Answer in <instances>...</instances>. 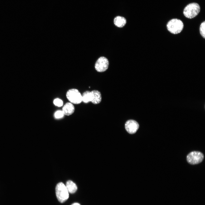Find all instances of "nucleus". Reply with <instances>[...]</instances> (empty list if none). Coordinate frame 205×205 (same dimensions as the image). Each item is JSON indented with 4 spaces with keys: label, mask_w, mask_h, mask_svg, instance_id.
<instances>
[{
    "label": "nucleus",
    "mask_w": 205,
    "mask_h": 205,
    "mask_svg": "<svg viewBox=\"0 0 205 205\" xmlns=\"http://www.w3.org/2000/svg\"><path fill=\"white\" fill-rule=\"evenodd\" d=\"M166 26L168 30L171 34H177L183 30L184 24L182 21L177 19H173L167 23Z\"/></svg>",
    "instance_id": "f257e3e1"
},
{
    "label": "nucleus",
    "mask_w": 205,
    "mask_h": 205,
    "mask_svg": "<svg viewBox=\"0 0 205 205\" xmlns=\"http://www.w3.org/2000/svg\"><path fill=\"white\" fill-rule=\"evenodd\" d=\"M71 205H81L79 204L78 203H74L72 204Z\"/></svg>",
    "instance_id": "dca6fc26"
},
{
    "label": "nucleus",
    "mask_w": 205,
    "mask_h": 205,
    "mask_svg": "<svg viewBox=\"0 0 205 205\" xmlns=\"http://www.w3.org/2000/svg\"><path fill=\"white\" fill-rule=\"evenodd\" d=\"M53 103L55 106L58 107H61L63 105L62 101L58 98L55 99L53 101Z\"/></svg>",
    "instance_id": "4468645a"
},
{
    "label": "nucleus",
    "mask_w": 205,
    "mask_h": 205,
    "mask_svg": "<svg viewBox=\"0 0 205 205\" xmlns=\"http://www.w3.org/2000/svg\"><path fill=\"white\" fill-rule=\"evenodd\" d=\"M91 102L94 104L100 103L101 101L102 97L101 93L98 91L94 90L91 91Z\"/></svg>",
    "instance_id": "1a4fd4ad"
},
{
    "label": "nucleus",
    "mask_w": 205,
    "mask_h": 205,
    "mask_svg": "<svg viewBox=\"0 0 205 205\" xmlns=\"http://www.w3.org/2000/svg\"><path fill=\"white\" fill-rule=\"evenodd\" d=\"M75 109L74 106L72 103L68 102L63 106L62 111L64 115L69 116L73 113Z\"/></svg>",
    "instance_id": "6e6552de"
},
{
    "label": "nucleus",
    "mask_w": 205,
    "mask_h": 205,
    "mask_svg": "<svg viewBox=\"0 0 205 205\" xmlns=\"http://www.w3.org/2000/svg\"><path fill=\"white\" fill-rule=\"evenodd\" d=\"M56 193L58 200L63 203L69 198V192L65 186L62 182L58 183L56 187Z\"/></svg>",
    "instance_id": "7ed1b4c3"
},
{
    "label": "nucleus",
    "mask_w": 205,
    "mask_h": 205,
    "mask_svg": "<svg viewBox=\"0 0 205 205\" xmlns=\"http://www.w3.org/2000/svg\"><path fill=\"white\" fill-rule=\"evenodd\" d=\"M66 96L72 103L79 104L82 102V95L76 89H72L68 90L66 93Z\"/></svg>",
    "instance_id": "20e7f679"
},
{
    "label": "nucleus",
    "mask_w": 205,
    "mask_h": 205,
    "mask_svg": "<svg viewBox=\"0 0 205 205\" xmlns=\"http://www.w3.org/2000/svg\"><path fill=\"white\" fill-rule=\"evenodd\" d=\"M139 127L138 123L133 120H127L125 124V128L126 131L129 134L135 133Z\"/></svg>",
    "instance_id": "0eeeda50"
},
{
    "label": "nucleus",
    "mask_w": 205,
    "mask_h": 205,
    "mask_svg": "<svg viewBox=\"0 0 205 205\" xmlns=\"http://www.w3.org/2000/svg\"><path fill=\"white\" fill-rule=\"evenodd\" d=\"M114 23L116 26L121 28L124 26L126 24V20L124 17L118 16L114 19Z\"/></svg>",
    "instance_id": "9d476101"
},
{
    "label": "nucleus",
    "mask_w": 205,
    "mask_h": 205,
    "mask_svg": "<svg viewBox=\"0 0 205 205\" xmlns=\"http://www.w3.org/2000/svg\"><path fill=\"white\" fill-rule=\"evenodd\" d=\"M205 21L202 22L200 24L199 31L201 36L204 39L205 38Z\"/></svg>",
    "instance_id": "ddd939ff"
},
{
    "label": "nucleus",
    "mask_w": 205,
    "mask_h": 205,
    "mask_svg": "<svg viewBox=\"0 0 205 205\" xmlns=\"http://www.w3.org/2000/svg\"><path fill=\"white\" fill-rule=\"evenodd\" d=\"M109 64L108 60L104 57H101L97 61L95 65V68L97 71L103 72L107 69Z\"/></svg>",
    "instance_id": "423d86ee"
},
{
    "label": "nucleus",
    "mask_w": 205,
    "mask_h": 205,
    "mask_svg": "<svg viewBox=\"0 0 205 205\" xmlns=\"http://www.w3.org/2000/svg\"><path fill=\"white\" fill-rule=\"evenodd\" d=\"M64 114L62 110H58L56 111L54 114V117L55 118L58 119L62 118Z\"/></svg>",
    "instance_id": "2eb2a0df"
},
{
    "label": "nucleus",
    "mask_w": 205,
    "mask_h": 205,
    "mask_svg": "<svg viewBox=\"0 0 205 205\" xmlns=\"http://www.w3.org/2000/svg\"><path fill=\"white\" fill-rule=\"evenodd\" d=\"M204 159L203 154L198 151H192L186 157L188 163L192 165L198 164L202 162Z\"/></svg>",
    "instance_id": "39448f33"
},
{
    "label": "nucleus",
    "mask_w": 205,
    "mask_h": 205,
    "mask_svg": "<svg viewBox=\"0 0 205 205\" xmlns=\"http://www.w3.org/2000/svg\"><path fill=\"white\" fill-rule=\"evenodd\" d=\"M200 10L199 5L196 3H192L188 4L184 8L183 14L184 16L191 19L197 16Z\"/></svg>",
    "instance_id": "f03ea898"
},
{
    "label": "nucleus",
    "mask_w": 205,
    "mask_h": 205,
    "mask_svg": "<svg viewBox=\"0 0 205 205\" xmlns=\"http://www.w3.org/2000/svg\"><path fill=\"white\" fill-rule=\"evenodd\" d=\"M82 102L87 103L91 102V91H86L82 95Z\"/></svg>",
    "instance_id": "f8f14e48"
},
{
    "label": "nucleus",
    "mask_w": 205,
    "mask_h": 205,
    "mask_svg": "<svg viewBox=\"0 0 205 205\" xmlns=\"http://www.w3.org/2000/svg\"><path fill=\"white\" fill-rule=\"evenodd\" d=\"M65 186L68 192L71 194L75 193L77 188L76 184L71 180L68 181L66 182Z\"/></svg>",
    "instance_id": "9b49d317"
}]
</instances>
